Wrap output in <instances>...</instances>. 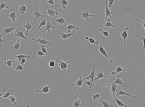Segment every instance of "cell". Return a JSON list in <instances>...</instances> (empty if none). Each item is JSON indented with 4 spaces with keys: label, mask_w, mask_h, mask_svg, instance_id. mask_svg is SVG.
I'll list each match as a JSON object with an SVG mask.
<instances>
[{
    "label": "cell",
    "mask_w": 145,
    "mask_h": 107,
    "mask_svg": "<svg viewBox=\"0 0 145 107\" xmlns=\"http://www.w3.org/2000/svg\"><path fill=\"white\" fill-rule=\"evenodd\" d=\"M41 48H42V49H41V51H43V52H44V53H47V49L46 48V45L41 44Z\"/></svg>",
    "instance_id": "cell-43"
},
{
    "label": "cell",
    "mask_w": 145,
    "mask_h": 107,
    "mask_svg": "<svg viewBox=\"0 0 145 107\" xmlns=\"http://www.w3.org/2000/svg\"><path fill=\"white\" fill-rule=\"evenodd\" d=\"M126 67H126L125 68L123 69L121 67V65L119 66H118L116 68V70L113 71L111 73V74L112 75L114 76L116 74L118 73L123 71H127V70L126 69Z\"/></svg>",
    "instance_id": "cell-23"
},
{
    "label": "cell",
    "mask_w": 145,
    "mask_h": 107,
    "mask_svg": "<svg viewBox=\"0 0 145 107\" xmlns=\"http://www.w3.org/2000/svg\"><path fill=\"white\" fill-rule=\"evenodd\" d=\"M15 57L18 58L19 63L21 62V60L24 58H27L28 59H30L31 56L29 55L28 53L24 54H20L18 55H15Z\"/></svg>",
    "instance_id": "cell-25"
},
{
    "label": "cell",
    "mask_w": 145,
    "mask_h": 107,
    "mask_svg": "<svg viewBox=\"0 0 145 107\" xmlns=\"http://www.w3.org/2000/svg\"><path fill=\"white\" fill-rule=\"evenodd\" d=\"M56 22L60 24H64L66 21L63 17H60V18L56 19Z\"/></svg>",
    "instance_id": "cell-40"
},
{
    "label": "cell",
    "mask_w": 145,
    "mask_h": 107,
    "mask_svg": "<svg viewBox=\"0 0 145 107\" xmlns=\"http://www.w3.org/2000/svg\"><path fill=\"white\" fill-rule=\"evenodd\" d=\"M60 58V57H58L56 60V62L59 63L58 65L60 67L63 73L66 72H67V70L71 66V65L67 61L66 62H65L61 60Z\"/></svg>",
    "instance_id": "cell-1"
},
{
    "label": "cell",
    "mask_w": 145,
    "mask_h": 107,
    "mask_svg": "<svg viewBox=\"0 0 145 107\" xmlns=\"http://www.w3.org/2000/svg\"><path fill=\"white\" fill-rule=\"evenodd\" d=\"M13 35L15 37L21 38L24 39L27 41V42L28 43V45L30 44V43L28 40L27 37L26 36L25 34H24L23 31L21 29H17L16 31L14 32Z\"/></svg>",
    "instance_id": "cell-4"
},
{
    "label": "cell",
    "mask_w": 145,
    "mask_h": 107,
    "mask_svg": "<svg viewBox=\"0 0 145 107\" xmlns=\"http://www.w3.org/2000/svg\"><path fill=\"white\" fill-rule=\"evenodd\" d=\"M74 29H76L77 30L79 31V30H80V28H79L78 27H76L75 25L71 24H69L67 26L66 28L65 29H64V30L65 31H68V32L69 33L71 32V30Z\"/></svg>",
    "instance_id": "cell-19"
},
{
    "label": "cell",
    "mask_w": 145,
    "mask_h": 107,
    "mask_svg": "<svg viewBox=\"0 0 145 107\" xmlns=\"http://www.w3.org/2000/svg\"><path fill=\"white\" fill-rule=\"evenodd\" d=\"M111 85V93L112 95L115 96V92L117 89V88L118 86V84H108L106 85V87H108L110 85Z\"/></svg>",
    "instance_id": "cell-18"
},
{
    "label": "cell",
    "mask_w": 145,
    "mask_h": 107,
    "mask_svg": "<svg viewBox=\"0 0 145 107\" xmlns=\"http://www.w3.org/2000/svg\"></svg>",
    "instance_id": "cell-54"
},
{
    "label": "cell",
    "mask_w": 145,
    "mask_h": 107,
    "mask_svg": "<svg viewBox=\"0 0 145 107\" xmlns=\"http://www.w3.org/2000/svg\"><path fill=\"white\" fill-rule=\"evenodd\" d=\"M59 2L61 4L63 10H65L67 6L68 2L67 0H60Z\"/></svg>",
    "instance_id": "cell-36"
},
{
    "label": "cell",
    "mask_w": 145,
    "mask_h": 107,
    "mask_svg": "<svg viewBox=\"0 0 145 107\" xmlns=\"http://www.w3.org/2000/svg\"><path fill=\"white\" fill-rule=\"evenodd\" d=\"M5 94V93H1V92H0V97H1V96H3Z\"/></svg>",
    "instance_id": "cell-52"
},
{
    "label": "cell",
    "mask_w": 145,
    "mask_h": 107,
    "mask_svg": "<svg viewBox=\"0 0 145 107\" xmlns=\"http://www.w3.org/2000/svg\"><path fill=\"white\" fill-rule=\"evenodd\" d=\"M14 92V90H12V89H9L7 91V92L5 93V95L2 97H0V98H7L9 97L10 96L13 95Z\"/></svg>",
    "instance_id": "cell-29"
},
{
    "label": "cell",
    "mask_w": 145,
    "mask_h": 107,
    "mask_svg": "<svg viewBox=\"0 0 145 107\" xmlns=\"http://www.w3.org/2000/svg\"><path fill=\"white\" fill-rule=\"evenodd\" d=\"M27 23L24 25V28L26 29V32L25 34L26 36L27 37L28 35V32L29 30L34 29L35 28V25L34 23L31 24L29 22L28 19H27Z\"/></svg>",
    "instance_id": "cell-8"
},
{
    "label": "cell",
    "mask_w": 145,
    "mask_h": 107,
    "mask_svg": "<svg viewBox=\"0 0 145 107\" xmlns=\"http://www.w3.org/2000/svg\"><path fill=\"white\" fill-rule=\"evenodd\" d=\"M50 85H46L43 88L42 90H40L38 89L36 91V92L37 93L40 92L41 93H44V94H47L48 92L50 91Z\"/></svg>",
    "instance_id": "cell-21"
},
{
    "label": "cell",
    "mask_w": 145,
    "mask_h": 107,
    "mask_svg": "<svg viewBox=\"0 0 145 107\" xmlns=\"http://www.w3.org/2000/svg\"><path fill=\"white\" fill-rule=\"evenodd\" d=\"M26 59H27V58H24L22 59V60H21V62H20V64L22 66H23L24 65V64L26 63L27 62Z\"/></svg>",
    "instance_id": "cell-46"
},
{
    "label": "cell",
    "mask_w": 145,
    "mask_h": 107,
    "mask_svg": "<svg viewBox=\"0 0 145 107\" xmlns=\"http://www.w3.org/2000/svg\"><path fill=\"white\" fill-rule=\"evenodd\" d=\"M136 21H137V22L140 23H141L143 26V27L144 28H145V22L144 21H141V20H140L139 19H137Z\"/></svg>",
    "instance_id": "cell-50"
},
{
    "label": "cell",
    "mask_w": 145,
    "mask_h": 107,
    "mask_svg": "<svg viewBox=\"0 0 145 107\" xmlns=\"http://www.w3.org/2000/svg\"><path fill=\"white\" fill-rule=\"evenodd\" d=\"M7 61H5L4 62V63L5 64H7V66L10 68L12 67V63H13L16 62V60H9L8 58H7Z\"/></svg>",
    "instance_id": "cell-37"
},
{
    "label": "cell",
    "mask_w": 145,
    "mask_h": 107,
    "mask_svg": "<svg viewBox=\"0 0 145 107\" xmlns=\"http://www.w3.org/2000/svg\"><path fill=\"white\" fill-rule=\"evenodd\" d=\"M108 1L109 2V4L108 5V7L109 8H111L115 0H108Z\"/></svg>",
    "instance_id": "cell-45"
},
{
    "label": "cell",
    "mask_w": 145,
    "mask_h": 107,
    "mask_svg": "<svg viewBox=\"0 0 145 107\" xmlns=\"http://www.w3.org/2000/svg\"><path fill=\"white\" fill-rule=\"evenodd\" d=\"M51 19H50L47 20V24L45 27V29L42 32L43 34H44L46 31H47L48 33H50L51 29H54L56 28L52 23L50 21Z\"/></svg>",
    "instance_id": "cell-7"
},
{
    "label": "cell",
    "mask_w": 145,
    "mask_h": 107,
    "mask_svg": "<svg viewBox=\"0 0 145 107\" xmlns=\"http://www.w3.org/2000/svg\"><path fill=\"white\" fill-rule=\"evenodd\" d=\"M49 66L51 67H53L55 66V62L53 60H51L49 62Z\"/></svg>",
    "instance_id": "cell-47"
},
{
    "label": "cell",
    "mask_w": 145,
    "mask_h": 107,
    "mask_svg": "<svg viewBox=\"0 0 145 107\" xmlns=\"http://www.w3.org/2000/svg\"><path fill=\"white\" fill-rule=\"evenodd\" d=\"M84 79L82 78V77H80L78 80H76L75 83L72 85L73 87L75 86L76 88H78L79 90L82 89V87L84 86Z\"/></svg>",
    "instance_id": "cell-6"
},
{
    "label": "cell",
    "mask_w": 145,
    "mask_h": 107,
    "mask_svg": "<svg viewBox=\"0 0 145 107\" xmlns=\"http://www.w3.org/2000/svg\"><path fill=\"white\" fill-rule=\"evenodd\" d=\"M33 13L34 16V20L35 22H37L40 17H45L47 16V15H42L40 11H39L38 8L37 6L36 5L34 7L33 9Z\"/></svg>",
    "instance_id": "cell-3"
},
{
    "label": "cell",
    "mask_w": 145,
    "mask_h": 107,
    "mask_svg": "<svg viewBox=\"0 0 145 107\" xmlns=\"http://www.w3.org/2000/svg\"><path fill=\"white\" fill-rule=\"evenodd\" d=\"M27 9L26 6L24 5L23 3L21 4V5L19 8V13L21 14H24L26 12Z\"/></svg>",
    "instance_id": "cell-31"
},
{
    "label": "cell",
    "mask_w": 145,
    "mask_h": 107,
    "mask_svg": "<svg viewBox=\"0 0 145 107\" xmlns=\"http://www.w3.org/2000/svg\"><path fill=\"white\" fill-rule=\"evenodd\" d=\"M106 21V23L103 25L104 26L107 27H113V29H114L116 28V26L114 25L111 23V18H107L105 19Z\"/></svg>",
    "instance_id": "cell-26"
},
{
    "label": "cell",
    "mask_w": 145,
    "mask_h": 107,
    "mask_svg": "<svg viewBox=\"0 0 145 107\" xmlns=\"http://www.w3.org/2000/svg\"><path fill=\"white\" fill-rule=\"evenodd\" d=\"M30 107L29 105V104H27L26 105V106L25 107Z\"/></svg>",
    "instance_id": "cell-53"
},
{
    "label": "cell",
    "mask_w": 145,
    "mask_h": 107,
    "mask_svg": "<svg viewBox=\"0 0 145 107\" xmlns=\"http://www.w3.org/2000/svg\"><path fill=\"white\" fill-rule=\"evenodd\" d=\"M47 11L46 12V14H48L49 17L52 18L54 17L55 15L58 16V11L57 10H54L49 9L48 5H47Z\"/></svg>",
    "instance_id": "cell-11"
},
{
    "label": "cell",
    "mask_w": 145,
    "mask_h": 107,
    "mask_svg": "<svg viewBox=\"0 0 145 107\" xmlns=\"http://www.w3.org/2000/svg\"><path fill=\"white\" fill-rule=\"evenodd\" d=\"M37 55L38 56L42 57H44V55H47V54L44 53L41 50H38L37 53Z\"/></svg>",
    "instance_id": "cell-42"
},
{
    "label": "cell",
    "mask_w": 145,
    "mask_h": 107,
    "mask_svg": "<svg viewBox=\"0 0 145 107\" xmlns=\"http://www.w3.org/2000/svg\"><path fill=\"white\" fill-rule=\"evenodd\" d=\"M32 40L37 41V42L42 45H47L50 46H52L53 45V43L52 42L49 41L47 40L44 38H39L38 39H35L34 38H32Z\"/></svg>",
    "instance_id": "cell-5"
},
{
    "label": "cell",
    "mask_w": 145,
    "mask_h": 107,
    "mask_svg": "<svg viewBox=\"0 0 145 107\" xmlns=\"http://www.w3.org/2000/svg\"><path fill=\"white\" fill-rule=\"evenodd\" d=\"M82 105L81 103V99L78 97L77 100L75 101L73 103V106L74 107H80Z\"/></svg>",
    "instance_id": "cell-35"
},
{
    "label": "cell",
    "mask_w": 145,
    "mask_h": 107,
    "mask_svg": "<svg viewBox=\"0 0 145 107\" xmlns=\"http://www.w3.org/2000/svg\"><path fill=\"white\" fill-rule=\"evenodd\" d=\"M141 40H142L143 41L144 45L142 47V48L143 50H144L145 49V37L143 36L142 37L141 39Z\"/></svg>",
    "instance_id": "cell-49"
},
{
    "label": "cell",
    "mask_w": 145,
    "mask_h": 107,
    "mask_svg": "<svg viewBox=\"0 0 145 107\" xmlns=\"http://www.w3.org/2000/svg\"><path fill=\"white\" fill-rule=\"evenodd\" d=\"M24 68L23 66L20 64L17 65L16 68V69H15V70L17 71H22L24 70Z\"/></svg>",
    "instance_id": "cell-44"
},
{
    "label": "cell",
    "mask_w": 145,
    "mask_h": 107,
    "mask_svg": "<svg viewBox=\"0 0 145 107\" xmlns=\"http://www.w3.org/2000/svg\"><path fill=\"white\" fill-rule=\"evenodd\" d=\"M128 30H129V27L125 28H124L123 32L121 34V36L123 38V40H124V47H126V38L127 37L128 35H129L128 33L127 32V31Z\"/></svg>",
    "instance_id": "cell-17"
},
{
    "label": "cell",
    "mask_w": 145,
    "mask_h": 107,
    "mask_svg": "<svg viewBox=\"0 0 145 107\" xmlns=\"http://www.w3.org/2000/svg\"><path fill=\"white\" fill-rule=\"evenodd\" d=\"M98 31L100 32L102 34L104 35L105 36L108 37L110 36V35L109 34L108 32L107 31H104L101 28L99 29Z\"/></svg>",
    "instance_id": "cell-41"
},
{
    "label": "cell",
    "mask_w": 145,
    "mask_h": 107,
    "mask_svg": "<svg viewBox=\"0 0 145 107\" xmlns=\"http://www.w3.org/2000/svg\"><path fill=\"white\" fill-rule=\"evenodd\" d=\"M47 2L50 5H53L54 4V0H48Z\"/></svg>",
    "instance_id": "cell-51"
},
{
    "label": "cell",
    "mask_w": 145,
    "mask_h": 107,
    "mask_svg": "<svg viewBox=\"0 0 145 107\" xmlns=\"http://www.w3.org/2000/svg\"><path fill=\"white\" fill-rule=\"evenodd\" d=\"M116 78H114L112 80H111V83L115 84L121 85L124 89H129L130 88L128 84L124 83L121 79V76L120 75H117Z\"/></svg>",
    "instance_id": "cell-2"
},
{
    "label": "cell",
    "mask_w": 145,
    "mask_h": 107,
    "mask_svg": "<svg viewBox=\"0 0 145 107\" xmlns=\"http://www.w3.org/2000/svg\"><path fill=\"white\" fill-rule=\"evenodd\" d=\"M95 75L97 76V77L94 78V82L95 83L97 80H98L99 79L102 78H106L108 79L109 78L108 76L105 75L103 73L102 71H99L98 72L95 73Z\"/></svg>",
    "instance_id": "cell-16"
},
{
    "label": "cell",
    "mask_w": 145,
    "mask_h": 107,
    "mask_svg": "<svg viewBox=\"0 0 145 107\" xmlns=\"http://www.w3.org/2000/svg\"><path fill=\"white\" fill-rule=\"evenodd\" d=\"M114 97V102L116 103L120 107H128L125 104L123 103L121 101L117 98L115 95H113Z\"/></svg>",
    "instance_id": "cell-27"
},
{
    "label": "cell",
    "mask_w": 145,
    "mask_h": 107,
    "mask_svg": "<svg viewBox=\"0 0 145 107\" xmlns=\"http://www.w3.org/2000/svg\"><path fill=\"white\" fill-rule=\"evenodd\" d=\"M99 50L100 52H101V53L102 54L103 56H105L107 58H108V59L110 61V62L111 63H113L114 62V61L112 60L111 58H110L108 56L107 53L106 51L105 50V49L103 47L102 45L101 44H100L99 46Z\"/></svg>",
    "instance_id": "cell-10"
},
{
    "label": "cell",
    "mask_w": 145,
    "mask_h": 107,
    "mask_svg": "<svg viewBox=\"0 0 145 107\" xmlns=\"http://www.w3.org/2000/svg\"><path fill=\"white\" fill-rule=\"evenodd\" d=\"M116 92L117 94L119 96L125 95L130 97H132L133 98H137V97L136 96H133L129 94V93L123 91L120 88H119V89H117L116 90Z\"/></svg>",
    "instance_id": "cell-14"
},
{
    "label": "cell",
    "mask_w": 145,
    "mask_h": 107,
    "mask_svg": "<svg viewBox=\"0 0 145 107\" xmlns=\"http://www.w3.org/2000/svg\"><path fill=\"white\" fill-rule=\"evenodd\" d=\"M106 1V8L105 11V13L106 14L105 19L108 18V16H110L111 18H112V16L111 15H113L114 14L113 12H111L109 9L108 7V0H105Z\"/></svg>",
    "instance_id": "cell-15"
},
{
    "label": "cell",
    "mask_w": 145,
    "mask_h": 107,
    "mask_svg": "<svg viewBox=\"0 0 145 107\" xmlns=\"http://www.w3.org/2000/svg\"><path fill=\"white\" fill-rule=\"evenodd\" d=\"M0 44H3L4 43H6V42L5 40L4 39H3L2 37V35L0 34Z\"/></svg>",
    "instance_id": "cell-48"
},
{
    "label": "cell",
    "mask_w": 145,
    "mask_h": 107,
    "mask_svg": "<svg viewBox=\"0 0 145 107\" xmlns=\"http://www.w3.org/2000/svg\"><path fill=\"white\" fill-rule=\"evenodd\" d=\"M60 36L61 37V39L62 40H66L67 39L73 35L74 34L73 32L69 33H65L60 32L59 33Z\"/></svg>",
    "instance_id": "cell-22"
},
{
    "label": "cell",
    "mask_w": 145,
    "mask_h": 107,
    "mask_svg": "<svg viewBox=\"0 0 145 107\" xmlns=\"http://www.w3.org/2000/svg\"><path fill=\"white\" fill-rule=\"evenodd\" d=\"M22 41L20 40L19 39L17 40V43L15 44L14 46L11 47V49L15 52H16L19 50V47L21 45V42Z\"/></svg>",
    "instance_id": "cell-20"
},
{
    "label": "cell",
    "mask_w": 145,
    "mask_h": 107,
    "mask_svg": "<svg viewBox=\"0 0 145 107\" xmlns=\"http://www.w3.org/2000/svg\"><path fill=\"white\" fill-rule=\"evenodd\" d=\"M47 19H44L42 21V22L39 23V27H38L37 29L34 32L35 34H36V33L39 30V29L41 27H42V26H43L46 25V24H47Z\"/></svg>",
    "instance_id": "cell-33"
},
{
    "label": "cell",
    "mask_w": 145,
    "mask_h": 107,
    "mask_svg": "<svg viewBox=\"0 0 145 107\" xmlns=\"http://www.w3.org/2000/svg\"><path fill=\"white\" fill-rule=\"evenodd\" d=\"M88 81H87V80H84V86H85L87 85H88V88H90V89H92L93 88V87L94 86V85L95 83H92V81L91 80H88Z\"/></svg>",
    "instance_id": "cell-24"
},
{
    "label": "cell",
    "mask_w": 145,
    "mask_h": 107,
    "mask_svg": "<svg viewBox=\"0 0 145 107\" xmlns=\"http://www.w3.org/2000/svg\"><path fill=\"white\" fill-rule=\"evenodd\" d=\"M80 15L82 16V17H83V18L86 19V21H87V22H89V17H91V16H92L93 18H95L96 16L95 14H92H92H89V11H88V10L85 11V12H82V13H81V14H80Z\"/></svg>",
    "instance_id": "cell-9"
},
{
    "label": "cell",
    "mask_w": 145,
    "mask_h": 107,
    "mask_svg": "<svg viewBox=\"0 0 145 107\" xmlns=\"http://www.w3.org/2000/svg\"><path fill=\"white\" fill-rule=\"evenodd\" d=\"M1 3L0 5V12H1L2 9H8L9 8V7L7 4L5 3H4L3 2V0H1Z\"/></svg>",
    "instance_id": "cell-39"
},
{
    "label": "cell",
    "mask_w": 145,
    "mask_h": 107,
    "mask_svg": "<svg viewBox=\"0 0 145 107\" xmlns=\"http://www.w3.org/2000/svg\"><path fill=\"white\" fill-rule=\"evenodd\" d=\"M9 99L10 100V102L12 104L14 103L16 107H20V106L17 105L16 102V99L13 96L11 95L9 97Z\"/></svg>",
    "instance_id": "cell-34"
},
{
    "label": "cell",
    "mask_w": 145,
    "mask_h": 107,
    "mask_svg": "<svg viewBox=\"0 0 145 107\" xmlns=\"http://www.w3.org/2000/svg\"><path fill=\"white\" fill-rule=\"evenodd\" d=\"M16 12L14 10H13V12H11V13H10V14H8V15H7V16L10 17L12 19V21L13 22H15L17 18H18V17L16 16Z\"/></svg>",
    "instance_id": "cell-28"
},
{
    "label": "cell",
    "mask_w": 145,
    "mask_h": 107,
    "mask_svg": "<svg viewBox=\"0 0 145 107\" xmlns=\"http://www.w3.org/2000/svg\"><path fill=\"white\" fill-rule=\"evenodd\" d=\"M85 39L86 40H89V42L91 44H94V45H97L98 46L99 44V41L98 40H95L93 38H88V36H86L85 37Z\"/></svg>",
    "instance_id": "cell-30"
},
{
    "label": "cell",
    "mask_w": 145,
    "mask_h": 107,
    "mask_svg": "<svg viewBox=\"0 0 145 107\" xmlns=\"http://www.w3.org/2000/svg\"><path fill=\"white\" fill-rule=\"evenodd\" d=\"M101 94L100 93H97L95 94L92 95V97L93 101L94 102L99 101L100 97Z\"/></svg>",
    "instance_id": "cell-38"
},
{
    "label": "cell",
    "mask_w": 145,
    "mask_h": 107,
    "mask_svg": "<svg viewBox=\"0 0 145 107\" xmlns=\"http://www.w3.org/2000/svg\"><path fill=\"white\" fill-rule=\"evenodd\" d=\"M16 29V27L14 25H13L10 27L7 28L3 30L2 34L4 36H6L7 35L10 34Z\"/></svg>",
    "instance_id": "cell-12"
},
{
    "label": "cell",
    "mask_w": 145,
    "mask_h": 107,
    "mask_svg": "<svg viewBox=\"0 0 145 107\" xmlns=\"http://www.w3.org/2000/svg\"><path fill=\"white\" fill-rule=\"evenodd\" d=\"M99 102H100L103 105L104 107H113V105L112 104H110L106 101L100 99Z\"/></svg>",
    "instance_id": "cell-32"
},
{
    "label": "cell",
    "mask_w": 145,
    "mask_h": 107,
    "mask_svg": "<svg viewBox=\"0 0 145 107\" xmlns=\"http://www.w3.org/2000/svg\"><path fill=\"white\" fill-rule=\"evenodd\" d=\"M95 63H93V67H92V70L91 73H90V74L89 75V76L88 77H86V78H84V80H89V79H91L92 81V83H95L94 82V76L95 75V67L96 66Z\"/></svg>",
    "instance_id": "cell-13"
}]
</instances>
